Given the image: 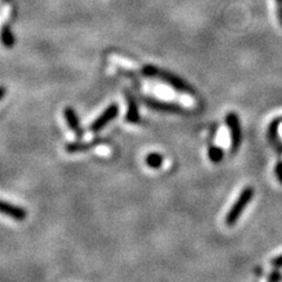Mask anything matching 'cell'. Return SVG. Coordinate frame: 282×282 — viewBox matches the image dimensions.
<instances>
[{"instance_id":"13","label":"cell","mask_w":282,"mask_h":282,"mask_svg":"<svg viewBox=\"0 0 282 282\" xmlns=\"http://www.w3.org/2000/svg\"><path fill=\"white\" fill-rule=\"evenodd\" d=\"M208 158L211 163L218 165L224 160L225 152L220 146H211L208 148Z\"/></svg>"},{"instance_id":"2","label":"cell","mask_w":282,"mask_h":282,"mask_svg":"<svg viewBox=\"0 0 282 282\" xmlns=\"http://www.w3.org/2000/svg\"><path fill=\"white\" fill-rule=\"evenodd\" d=\"M142 103L145 106L148 107L153 111H158V112H165V113H173V114H187L190 113V111H187L184 106L176 104V103H170V101H165V100H159L155 98H149V97H142L141 98Z\"/></svg>"},{"instance_id":"9","label":"cell","mask_w":282,"mask_h":282,"mask_svg":"<svg viewBox=\"0 0 282 282\" xmlns=\"http://www.w3.org/2000/svg\"><path fill=\"white\" fill-rule=\"evenodd\" d=\"M104 142H105V140L103 139V138H97V139L87 141V142H84V141H76V142L67 143L65 147V149L67 153H82V152L89 151V149L93 148V147L101 145V143H104Z\"/></svg>"},{"instance_id":"17","label":"cell","mask_w":282,"mask_h":282,"mask_svg":"<svg viewBox=\"0 0 282 282\" xmlns=\"http://www.w3.org/2000/svg\"><path fill=\"white\" fill-rule=\"evenodd\" d=\"M271 265L273 267H275V268H282V254L279 255L277 257H274V259L271 261Z\"/></svg>"},{"instance_id":"18","label":"cell","mask_w":282,"mask_h":282,"mask_svg":"<svg viewBox=\"0 0 282 282\" xmlns=\"http://www.w3.org/2000/svg\"><path fill=\"white\" fill-rule=\"evenodd\" d=\"M277 16L279 19V24L282 28V1H277Z\"/></svg>"},{"instance_id":"16","label":"cell","mask_w":282,"mask_h":282,"mask_svg":"<svg viewBox=\"0 0 282 282\" xmlns=\"http://www.w3.org/2000/svg\"><path fill=\"white\" fill-rule=\"evenodd\" d=\"M275 175H277L279 182L282 185V160L278 161L275 165Z\"/></svg>"},{"instance_id":"7","label":"cell","mask_w":282,"mask_h":282,"mask_svg":"<svg viewBox=\"0 0 282 282\" xmlns=\"http://www.w3.org/2000/svg\"><path fill=\"white\" fill-rule=\"evenodd\" d=\"M125 97L127 100V113H126V120L130 124L137 125L140 122V113H139V107H138V103L134 98V95L131 92L125 91Z\"/></svg>"},{"instance_id":"15","label":"cell","mask_w":282,"mask_h":282,"mask_svg":"<svg viewBox=\"0 0 282 282\" xmlns=\"http://www.w3.org/2000/svg\"><path fill=\"white\" fill-rule=\"evenodd\" d=\"M267 280H268L269 282H278V281L282 280L281 273L279 272L278 269H275V271H273L271 274H269V277L267 278Z\"/></svg>"},{"instance_id":"4","label":"cell","mask_w":282,"mask_h":282,"mask_svg":"<svg viewBox=\"0 0 282 282\" xmlns=\"http://www.w3.org/2000/svg\"><path fill=\"white\" fill-rule=\"evenodd\" d=\"M155 78L163 80L164 83L169 84V86H170L172 88H174L175 91H178L180 93H185V94H190V95L194 94V89H193V87L191 86V84H188L186 80L182 79V78H180L179 76H175V74L170 73V72L159 70L158 68Z\"/></svg>"},{"instance_id":"14","label":"cell","mask_w":282,"mask_h":282,"mask_svg":"<svg viewBox=\"0 0 282 282\" xmlns=\"http://www.w3.org/2000/svg\"><path fill=\"white\" fill-rule=\"evenodd\" d=\"M158 72V67H155L154 65H145L142 67V74L145 77L148 78H155V74Z\"/></svg>"},{"instance_id":"5","label":"cell","mask_w":282,"mask_h":282,"mask_svg":"<svg viewBox=\"0 0 282 282\" xmlns=\"http://www.w3.org/2000/svg\"><path fill=\"white\" fill-rule=\"evenodd\" d=\"M119 114V106L115 103L111 104L106 110L104 111L100 115L98 116L94 121L92 122L91 126H89V131L93 132V133H97V132L101 131L105 126H107L109 122L112 121L118 116Z\"/></svg>"},{"instance_id":"1","label":"cell","mask_w":282,"mask_h":282,"mask_svg":"<svg viewBox=\"0 0 282 282\" xmlns=\"http://www.w3.org/2000/svg\"><path fill=\"white\" fill-rule=\"evenodd\" d=\"M254 194H255V191L252 186H247V187H245L244 190L241 191V193L239 194L238 199H236L235 202L233 203L232 207H230V209L226 214L225 223H226L228 227H233L234 225L238 223L240 217H241V214L246 209V207L250 205L252 199H253Z\"/></svg>"},{"instance_id":"10","label":"cell","mask_w":282,"mask_h":282,"mask_svg":"<svg viewBox=\"0 0 282 282\" xmlns=\"http://www.w3.org/2000/svg\"><path fill=\"white\" fill-rule=\"evenodd\" d=\"M282 118H275L268 126V140L272 146L275 147L279 154H282V141L279 137V127H280Z\"/></svg>"},{"instance_id":"6","label":"cell","mask_w":282,"mask_h":282,"mask_svg":"<svg viewBox=\"0 0 282 282\" xmlns=\"http://www.w3.org/2000/svg\"><path fill=\"white\" fill-rule=\"evenodd\" d=\"M0 213L17 221H24L26 217H28V212H26L23 207L6 202V201L2 200H0Z\"/></svg>"},{"instance_id":"11","label":"cell","mask_w":282,"mask_h":282,"mask_svg":"<svg viewBox=\"0 0 282 282\" xmlns=\"http://www.w3.org/2000/svg\"><path fill=\"white\" fill-rule=\"evenodd\" d=\"M0 40L6 49H12L14 46L16 38H14L13 32L8 25H2L1 29H0Z\"/></svg>"},{"instance_id":"12","label":"cell","mask_w":282,"mask_h":282,"mask_svg":"<svg viewBox=\"0 0 282 282\" xmlns=\"http://www.w3.org/2000/svg\"><path fill=\"white\" fill-rule=\"evenodd\" d=\"M146 165L149 169H159L164 164V157L159 153H149L146 157Z\"/></svg>"},{"instance_id":"20","label":"cell","mask_w":282,"mask_h":282,"mask_svg":"<svg viewBox=\"0 0 282 282\" xmlns=\"http://www.w3.org/2000/svg\"><path fill=\"white\" fill-rule=\"evenodd\" d=\"M277 1H282V0H277Z\"/></svg>"},{"instance_id":"8","label":"cell","mask_w":282,"mask_h":282,"mask_svg":"<svg viewBox=\"0 0 282 282\" xmlns=\"http://www.w3.org/2000/svg\"><path fill=\"white\" fill-rule=\"evenodd\" d=\"M64 116L66 119V122H67L68 127L71 128V131L73 132L74 136L79 139H82L84 137V130L83 127L80 126V121L79 118H78L76 111H74L72 107H66L64 110Z\"/></svg>"},{"instance_id":"3","label":"cell","mask_w":282,"mask_h":282,"mask_svg":"<svg viewBox=\"0 0 282 282\" xmlns=\"http://www.w3.org/2000/svg\"><path fill=\"white\" fill-rule=\"evenodd\" d=\"M226 125L229 128L230 134V152L232 154L238 152L242 142V130L239 115L235 112H229L226 115Z\"/></svg>"},{"instance_id":"19","label":"cell","mask_w":282,"mask_h":282,"mask_svg":"<svg viewBox=\"0 0 282 282\" xmlns=\"http://www.w3.org/2000/svg\"><path fill=\"white\" fill-rule=\"evenodd\" d=\"M5 94H6V88L4 86H0V100L5 97Z\"/></svg>"}]
</instances>
